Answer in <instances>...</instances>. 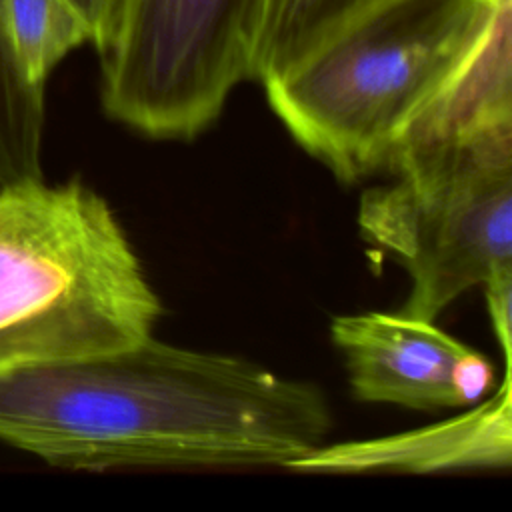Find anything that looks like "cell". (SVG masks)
<instances>
[{
	"instance_id": "10",
	"label": "cell",
	"mask_w": 512,
	"mask_h": 512,
	"mask_svg": "<svg viewBox=\"0 0 512 512\" xmlns=\"http://www.w3.org/2000/svg\"><path fill=\"white\" fill-rule=\"evenodd\" d=\"M376 0H264L256 76L262 80L292 62L336 26Z\"/></svg>"
},
{
	"instance_id": "9",
	"label": "cell",
	"mask_w": 512,
	"mask_h": 512,
	"mask_svg": "<svg viewBox=\"0 0 512 512\" xmlns=\"http://www.w3.org/2000/svg\"><path fill=\"white\" fill-rule=\"evenodd\" d=\"M44 86L18 64L2 22L0 2V188L42 176Z\"/></svg>"
},
{
	"instance_id": "5",
	"label": "cell",
	"mask_w": 512,
	"mask_h": 512,
	"mask_svg": "<svg viewBox=\"0 0 512 512\" xmlns=\"http://www.w3.org/2000/svg\"><path fill=\"white\" fill-rule=\"evenodd\" d=\"M264 0H120L100 56L104 112L154 140H194L256 76Z\"/></svg>"
},
{
	"instance_id": "2",
	"label": "cell",
	"mask_w": 512,
	"mask_h": 512,
	"mask_svg": "<svg viewBox=\"0 0 512 512\" xmlns=\"http://www.w3.org/2000/svg\"><path fill=\"white\" fill-rule=\"evenodd\" d=\"M294 142L340 182L512 122V0H376L260 80Z\"/></svg>"
},
{
	"instance_id": "4",
	"label": "cell",
	"mask_w": 512,
	"mask_h": 512,
	"mask_svg": "<svg viewBox=\"0 0 512 512\" xmlns=\"http://www.w3.org/2000/svg\"><path fill=\"white\" fill-rule=\"evenodd\" d=\"M362 238L400 264V312L436 320L464 292L512 268V122L408 156L358 202Z\"/></svg>"
},
{
	"instance_id": "8",
	"label": "cell",
	"mask_w": 512,
	"mask_h": 512,
	"mask_svg": "<svg viewBox=\"0 0 512 512\" xmlns=\"http://www.w3.org/2000/svg\"><path fill=\"white\" fill-rule=\"evenodd\" d=\"M2 22L12 52L26 76L46 86L52 70L82 44L92 30L72 0H0Z\"/></svg>"
},
{
	"instance_id": "12",
	"label": "cell",
	"mask_w": 512,
	"mask_h": 512,
	"mask_svg": "<svg viewBox=\"0 0 512 512\" xmlns=\"http://www.w3.org/2000/svg\"><path fill=\"white\" fill-rule=\"evenodd\" d=\"M72 2L78 6L86 22L90 24L92 46L100 52L112 34L120 0H72Z\"/></svg>"
},
{
	"instance_id": "1",
	"label": "cell",
	"mask_w": 512,
	"mask_h": 512,
	"mask_svg": "<svg viewBox=\"0 0 512 512\" xmlns=\"http://www.w3.org/2000/svg\"><path fill=\"white\" fill-rule=\"evenodd\" d=\"M332 426L320 386L152 334L0 372V440L74 470L290 468Z\"/></svg>"
},
{
	"instance_id": "3",
	"label": "cell",
	"mask_w": 512,
	"mask_h": 512,
	"mask_svg": "<svg viewBox=\"0 0 512 512\" xmlns=\"http://www.w3.org/2000/svg\"><path fill=\"white\" fill-rule=\"evenodd\" d=\"M162 304L110 204L80 180L0 188V372L148 338Z\"/></svg>"
},
{
	"instance_id": "11",
	"label": "cell",
	"mask_w": 512,
	"mask_h": 512,
	"mask_svg": "<svg viewBox=\"0 0 512 512\" xmlns=\"http://www.w3.org/2000/svg\"><path fill=\"white\" fill-rule=\"evenodd\" d=\"M484 298L488 308V318L492 324L494 338L500 346L504 368H510V338H512V322H510V308H512V268H504L490 276L484 284Z\"/></svg>"
},
{
	"instance_id": "6",
	"label": "cell",
	"mask_w": 512,
	"mask_h": 512,
	"mask_svg": "<svg viewBox=\"0 0 512 512\" xmlns=\"http://www.w3.org/2000/svg\"><path fill=\"white\" fill-rule=\"evenodd\" d=\"M352 394L412 410L470 408L496 388L494 364L434 324L404 312L340 314L330 322Z\"/></svg>"
},
{
	"instance_id": "7",
	"label": "cell",
	"mask_w": 512,
	"mask_h": 512,
	"mask_svg": "<svg viewBox=\"0 0 512 512\" xmlns=\"http://www.w3.org/2000/svg\"><path fill=\"white\" fill-rule=\"evenodd\" d=\"M510 388V368H504L502 384L456 418L372 440L324 444L296 460L290 470L426 474L508 468L512 464Z\"/></svg>"
}]
</instances>
